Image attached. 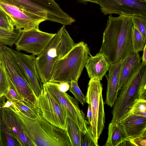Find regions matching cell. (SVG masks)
I'll return each mask as SVG.
<instances>
[{
    "instance_id": "6da1fadb",
    "label": "cell",
    "mask_w": 146,
    "mask_h": 146,
    "mask_svg": "<svg viewBox=\"0 0 146 146\" xmlns=\"http://www.w3.org/2000/svg\"><path fill=\"white\" fill-rule=\"evenodd\" d=\"M131 16L108 17L99 53L110 64L121 62L133 52L132 33L133 27Z\"/></svg>"
},
{
    "instance_id": "7a4b0ae2",
    "label": "cell",
    "mask_w": 146,
    "mask_h": 146,
    "mask_svg": "<svg viewBox=\"0 0 146 146\" xmlns=\"http://www.w3.org/2000/svg\"><path fill=\"white\" fill-rule=\"evenodd\" d=\"M9 108L15 113L18 121L35 146H72L67 131L55 126L41 115L30 119L13 105Z\"/></svg>"
},
{
    "instance_id": "3957f363",
    "label": "cell",
    "mask_w": 146,
    "mask_h": 146,
    "mask_svg": "<svg viewBox=\"0 0 146 146\" xmlns=\"http://www.w3.org/2000/svg\"><path fill=\"white\" fill-rule=\"evenodd\" d=\"M112 111L111 122L118 123L136 101L146 100V65L141 62L137 70L120 90Z\"/></svg>"
},
{
    "instance_id": "277c9868",
    "label": "cell",
    "mask_w": 146,
    "mask_h": 146,
    "mask_svg": "<svg viewBox=\"0 0 146 146\" xmlns=\"http://www.w3.org/2000/svg\"><path fill=\"white\" fill-rule=\"evenodd\" d=\"M91 56L87 44L83 41L76 43L71 50L55 62L50 82H78L88 59Z\"/></svg>"
},
{
    "instance_id": "5b68a950",
    "label": "cell",
    "mask_w": 146,
    "mask_h": 146,
    "mask_svg": "<svg viewBox=\"0 0 146 146\" xmlns=\"http://www.w3.org/2000/svg\"><path fill=\"white\" fill-rule=\"evenodd\" d=\"M19 9L40 17L46 21L65 26L71 25L75 19L64 12L54 0H0Z\"/></svg>"
},
{
    "instance_id": "8992f818",
    "label": "cell",
    "mask_w": 146,
    "mask_h": 146,
    "mask_svg": "<svg viewBox=\"0 0 146 146\" xmlns=\"http://www.w3.org/2000/svg\"><path fill=\"white\" fill-rule=\"evenodd\" d=\"M0 64L24 101L36 105L37 99L9 49L0 43Z\"/></svg>"
},
{
    "instance_id": "52a82bcc",
    "label": "cell",
    "mask_w": 146,
    "mask_h": 146,
    "mask_svg": "<svg viewBox=\"0 0 146 146\" xmlns=\"http://www.w3.org/2000/svg\"><path fill=\"white\" fill-rule=\"evenodd\" d=\"M102 90V84L100 80L95 78L90 79L86 96V103L91 106L92 118L90 126L93 137L97 143L105 123Z\"/></svg>"
},
{
    "instance_id": "ba28073f",
    "label": "cell",
    "mask_w": 146,
    "mask_h": 146,
    "mask_svg": "<svg viewBox=\"0 0 146 146\" xmlns=\"http://www.w3.org/2000/svg\"><path fill=\"white\" fill-rule=\"evenodd\" d=\"M43 86L64 108L68 117L76 123L82 133H86L90 124L85 119V114L80 108L77 100L66 92L59 91L54 82H48L43 84Z\"/></svg>"
},
{
    "instance_id": "9c48e42d",
    "label": "cell",
    "mask_w": 146,
    "mask_h": 146,
    "mask_svg": "<svg viewBox=\"0 0 146 146\" xmlns=\"http://www.w3.org/2000/svg\"><path fill=\"white\" fill-rule=\"evenodd\" d=\"M37 105L42 117L52 125L66 130L67 113L64 108L50 93L43 88Z\"/></svg>"
},
{
    "instance_id": "30bf717a",
    "label": "cell",
    "mask_w": 146,
    "mask_h": 146,
    "mask_svg": "<svg viewBox=\"0 0 146 146\" xmlns=\"http://www.w3.org/2000/svg\"><path fill=\"white\" fill-rule=\"evenodd\" d=\"M55 34L42 31L39 29L23 31L15 43L16 49L38 56L47 47Z\"/></svg>"
},
{
    "instance_id": "8fae6325",
    "label": "cell",
    "mask_w": 146,
    "mask_h": 146,
    "mask_svg": "<svg viewBox=\"0 0 146 146\" xmlns=\"http://www.w3.org/2000/svg\"><path fill=\"white\" fill-rule=\"evenodd\" d=\"M104 15H120L146 17V0H99Z\"/></svg>"
},
{
    "instance_id": "7c38bea8",
    "label": "cell",
    "mask_w": 146,
    "mask_h": 146,
    "mask_svg": "<svg viewBox=\"0 0 146 146\" xmlns=\"http://www.w3.org/2000/svg\"><path fill=\"white\" fill-rule=\"evenodd\" d=\"M9 49L38 99L43 88L36 65V57L33 54L27 55L9 47Z\"/></svg>"
},
{
    "instance_id": "4fadbf2b",
    "label": "cell",
    "mask_w": 146,
    "mask_h": 146,
    "mask_svg": "<svg viewBox=\"0 0 146 146\" xmlns=\"http://www.w3.org/2000/svg\"><path fill=\"white\" fill-rule=\"evenodd\" d=\"M60 40L59 29L47 47L35 58V62L41 81L43 84L49 82L56 61L58 60V47Z\"/></svg>"
},
{
    "instance_id": "5bb4252c",
    "label": "cell",
    "mask_w": 146,
    "mask_h": 146,
    "mask_svg": "<svg viewBox=\"0 0 146 146\" xmlns=\"http://www.w3.org/2000/svg\"><path fill=\"white\" fill-rule=\"evenodd\" d=\"M0 8L10 17L15 28L22 32L34 29H39V24L45 21L43 18L23 11L17 7L0 1Z\"/></svg>"
},
{
    "instance_id": "9a60e30c",
    "label": "cell",
    "mask_w": 146,
    "mask_h": 146,
    "mask_svg": "<svg viewBox=\"0 0 146 146\" xmlns=\"http://www.w3.org/2000/svg\"><path fill=\"white\" fill-rule=\"evenodd\" d=\"M0 99L3 116L7 126L21 146H35L21 125L15 113L9 108L3 107V96Z\"/></svg>"
},
{
    "instance_id": "2e32d148",
    "label": "cell",
    "mask_w": 146,
    "mask_h": 146,
    "mask_svg": "<svg viewBox=\"0 0 146 146\" xmlns=\"http://www.w3.org/2000/svg\"><path fill=\"white\" fill-rule=\"evenodd\" d=\"M121 65V62L110 64L108 70L107 89L105 104L111 108L113 106L119 91L118 83Z\"/></svg>"
},
{
    "instance_id": "e0dca14e",
    "label": "cell",
    "mask_w": 146,
    "mask_h": 146,
    "mask_svg": "<svg viewBox=\"0 0 146 146\" xmlns=\"http://www.w3.org/2000/svg\"><path fill=\"white\" fill-rule=\"evenodd\" d=\"M124 128L128 137L133 138L146 132V117L129 112L119 122Z\"/></svg>"
},
{
    "instance_id": "ac0fdd59",
    "label": "cell",
    "mask_w": 146,
    "mask_h": 146,
    "mask_svg": "<svg viewBox=\"0 0 146 146\" xmlns=\"http://www.w3.org/2000/svg\"><path fill=\"white\" fill-rule=\"evenodd\" d=\"M110 64L104 56L98 53L94 56L89 57L85 67L90 79L101 81L108 71Z\"/></svg>"
},
{
    "instance_id": "d6986e66",
    "label": "cell",
    "mask_w": 146,
    "mask_h": 146,
    "mask_svg": "<svg viewBox=\"0 0 146 146\" xmlns=\"http://www.w3.org/2000/svg\"><path fill=\"white\" fill-rule=\"evenodd\" d=\"M141 60L139 52H133L121 62L118 83L119 91L137 70Z\"/></svg>"
},
{
    "instance_id": "ffe728a7",
    "label": "cell",
    "mask_w": 146,
    "mask_h": 146,
    "mask_svg": "<svg viewBox=\"0 0 146 146\" xmlns=\"http://www.w3.org/2000/svg\"><path fill=\"white\" fill-rule=\"evenodd\" d=\"M108 135L105 146H118L128 138L124 128L120 123L111 122L108 127Z\"/></svg>"
},
{
    "instance_id": "44dd1931",
    "label": "cell",
    "mask_w": 146,
    "mask_h": 146,
    "mask_svg": "<svg viewBox=\"0 0 146 146\" xmlns=\"http://www.w3.org/2000/svg\"><path fill=\"white\" fill-rule=\"evenodd\" d=\"M0 98V146H21L7 126L2 114Z\"/></svg>"
},
{
    "instance_id": "7402d4cb",
    "label": "cell",
    "mask_w": 146,
    "mask_h": 146,
    "mask_svg": "<svg viewBox=\"0 0 146 146\" xmlns=\"http://www.w3.org/2000/svg\"><path fill=\"white\" fill-rule=\"evenodd\" d=\"M63 25L60 29V40L58 47V60L66 55L76 44Z\"/></svg>"
},
{
    "instance_id": "603a6c76",
    "label": "cell",
    "mask_w": 146,
    "mask_h": 146,
    "mask_svg": "<svg viewBox=\"0 0 146 146\" xmlns=\"http://www.w3.org/2000/svg\"><path fill=\"white\" fill-rule=\"evenodd\" d=\"M13 106L27 117L32 119L38 118L41 116L37 105L30 104L24 101L12 102Z\"/></svg>"
},
{
    "instance_id": "cb8c5ba5",
    "label": "cell",
    "mask_w": 146,
    "mask_h": 146,
    "mask_svg": "<svg viewBox=\"0 0 146 146\" xmlns=\"http://www.w3.org/2000/svg\"><path fill=\"white\" fill-rule=\"evenodd\" d=\"M72 146H80L81 131L76 123L68 117L66 120V130Z\"/></svg>"
},
{
    "instance_id": "d4e9b609",
    "label": "cell",
    "mask_w": 146,
    "mask_h": 146,
    "mask_svg": "<svg viewBox=\"0 0 146 146\" xmlns=\"http://www.w3.org/2000/svg\"><path fill=\"white\" fill-rule=\"evenodd\" d=\"M22 31L15 29L10 31L0 28V43L12 47L20 36Z\"/></svg>"
},
{
    "instance_id": "484cf974",
    "label": "cell",
    "mask_w": 146,
    "mask_h": 146,
    "mask_svg": "<svg viewBox=\"0 0 146 146\" xmlns=\"http://www.w3.org/2000/svg\"><path fill=\"white\" fill-rule=\"evenodd\" d=\"M132 42L133 52L143 51L146 45V37L133 27L132 33Z\"/></svg>"
},
{
    "instance_id": "4316f807",
    "label": "cell",
    "mask_w": 146,
    "mask_h": 146,
    "mask_svg": "<svg viewBox=\"0 0 146 146\" xmlns=\"http://www.w3.org/2000/svg\"><path fill=\"white\" fill-rule=\"evenodd\" d=\"M69 91L72 94L75 99L79 102L82 105H84L86 103V99L85 96L81 91L78 86V82L72 81L70 84Z\"/></svg>"
},
{
    "instance_id": "83f0119b",
    "label": "cell",
    "mask_w": 146,
    "mask_h": 146,
    "mask_svg": "<svg viewBox=\"0 0 146 146\" xmlns=\"http://www.w3.org/2000/svg\"><path fill=\"white\" fill-rule=\"evenodd\" d=\"M0 28L10 31L15 29V25L9 15L0 8Z\"/></svg>"
},
{
    "instance_id": "f1b7e54d",
    "label": "cell",
    "mask_w": 146,
    "mask_h": 146,
    "mask_svg": "<svg viewBox=\"0 0 146 146\" xmlns=\"http://www.w3.org/2000/svg\"><path fill=\"white\" fill-rule=\"evenodd\" d=\"M7 75L9 82V87L7 92L4 96H5L7 99L11 102L24 101L7 74Z\"/></svg>"
},
{
    "instance_id": "f546056e",
    "label": "cell",
    "mask_w": 146,
    "mask_h": 146,
    "mask_svg": "<svg viewBox=\"0 0 146 146\" xmlns=\"http://www.w3.org/2000/svg\"><path fill=\"white\" fill-rule=\"evenodd\" d=\"M131 19L133 27L146 37V17L134 16Z\"/></svg>"
},
{
    "instance_id": "4dcf8cb0",
    "label": "cell",
    "mask_w": 146,
    "mask_h": 146,
    "mask_svg": "<svg viewBox=\"0 0 146 146\" xmlns=\"http://www.w3.org/2000/svg\"><path fill=\"white\" fill-rule=\"evenodd\" d=\"M80 146H98L92 134L90 125L88 130L85 133H81Z\"/></svg>"
},
{
    "instance_id": "1f68e13d",
    "label": "cell",
    "mask_w": 146,
    "mask_h": 146,
    "mask_svg": "<svg viewBox=\"0 0 146 146\" xmlns=\"http://www.w3.org/2000/svg\"><path fill=\"white\" fill-rule=\"evenodd\" d=\"M129 112L136 115L146 117V100L140 99L137 100Z\"/></svg>"
},
{
    "instance_id": "d6a6232c",
    "label": "cell",
    "mask_w": 146,
    "mask_h": 146,
    "mask_svg": "<svg viewBox=\"0 0 146 146\" xmlns=\"http://www.w3.org/2000/svg\"><path fill=\"white\" fill-rule=\"evenodd\" d=\"M9 87V82L6 72L0 64V98L4 96Z\"/></svg>"
},
{
    "instance_id": "836d02e7",
    "label": "cell",
    "mask_w": 146,
    "mask_h": 146,
    "mask_svg": "<svg viewBox=\"0 0 146 146\" xmlns=\"http://www.w3.org/2000/svg\"><path fill=\"white\" fill-rule=\"evenodd\" d=\"M128 138L133 146H146V132L135 138Z\"/></svg>"
},
{
    "instance_id": "e575fe53",
    "label": "cell",
    "mask_w": 146,
    "mask_h": 146,
    "mask_svg": "<svg viewBox=\"0 0 146 146\" xmlns=\"http://www.w3.org/2000/svg\"><path fill=\"white\" fill-rule=\"evenodd\" d=\"M54 82L58 89L61 92H66L69 90L70 88V85L67 82Z\"/></svg>"
},
{
    "instance_id": "d590c367",
    "label": "cell",
    "mask_w": 146,
    "mask_h": 146,
    "mask_svg": "<svg viewBox=\"0 0 146 146\" xmlns=\"http://www.w3.org/2000/svg\"><path fill=\"white\" fill-rule=\"evenodd\" d=\"M88 104V109L87 112V118L88 120V122L89 124H90L92 120V112L90 105Z\"/></svg>"
},
{
    "instance_id": "8d00e7d4",
    "label": "cell",
    "mask_w": 146,
    "mask_h": 146,
    "mask_svg": "<svg viewBox=\"0 0 146 146\" xmlns=\"http://www.w3.org/2000/svg\"><path fill=\"white\" fill-rule=\"evenodd\" d=\"M99 0H77V2L84 4H87L88 2H90L96 4H98Z\"/></svg>"
},
{
    "instance_id": "74e56055",
    "label": "cell",
    "mask_w": 146,
    "mask_h": 146,
    "mask_svg": "<svg viewBox=\"0 0 146 146\" xmlns=\"http://www.w3.org/2000/svg\"><path fill=\"white\" fill-rule=\"evenodd\" d=\"M143 53L142 58V62L145 65H146V45L143 50Z\"/></svg>"
},
{
    "instance_id": "f35d334b",
    "label": "cell",
    "mask_w": 146,
    "mask_h": 146,
    "mask_svg": "<svg viewBox=\"0 0 146 146\" xmlns=\"http://www.w3.org/2000/svg\"></svg>"
}]
</instances>
